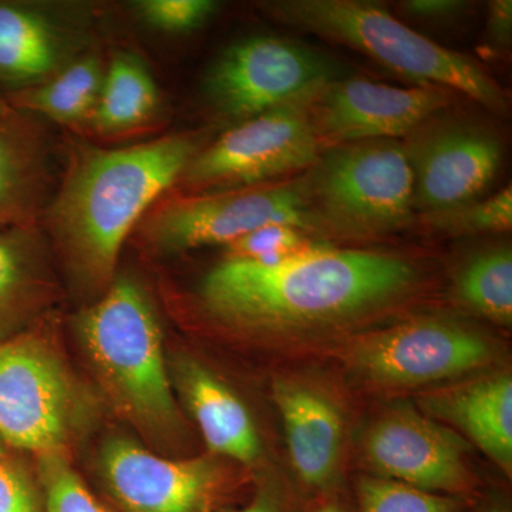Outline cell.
<instances>
[{
  "mask_svg": "<svg viewBox=\"0 0 512 512\" xmlns=\"http://www.w3.org/2000/svg\"><path fill=\"white\" fill-rule=\"evenodd\" d=\"M39 235L35 225L0 229V320L32 296Z\"/></svg>",
  "mask_w": 512,
  "mask_h": 512,
  "instance_id": "603a6c76",
  "label": "cell"
},
{
  "mask_svg": "<svg viewBox=\"0 0 512 512\" xmlns=\"http://www.w3.org/2000/svg\"><path fill=\"white\" fill-rule=\"evenodd\" d=\"M15 109L9 104V100L3 97V94L0 93V117L8 116V114L13 113Z\"/></svg>",
  "mask_w": 512,
  "mask_h": 512,
  "instance_id": "d6a6232c",
  "label": "cell"
},
{
  "mask_svg": "<svg viewBox=\"0 0 512 512\" xmlns=\"http://www.w3.org/2000/svg\"><path fill=\"white\" fill-rule=\"evenodd\" d=\"M158 109L160 92L143 60L133 53H114L89 123L93 130L103 136L127 133L148 123Z\"/></svg>",
  "mask_w": 512,
  "mask_h": 512,
  "instance_id": "44dd1931",
  "label": "cell"
},
{
  "mask_svg": "<svg viewBox=\"0 0 512 512\" xmlns=\"http://www.w3.org/2000/svg\"><path fill=\"white\" fill-rule=\"evenodd\" d=\"M100 464L123 512H210L220 487L211 461L167 460L120 437L107 441Z\"/></svg>",
  "mask_w": 512,
  "mask_h": 512,
  "instance_id": "5bb4252c",
  "label": "cell"
},
{
  "mask_svg": "<svg viewBox=\"0 0 512 512\" xmlns=\"http://www.w3.org/2000/svg\"><path fill=\"white\" fill-rule=\"evenodd\" d=\"M487 36L495 49L507 50L512 37V2L494 0L488 8Z\"/></svg>",
  "mask_w": 512,
  "mask_h": 512,
  "instance_id": "f546056e",
  "label": "cell"
},
{
  "mask_svg": "<svg viewBox=\"0 0 512 512\" xmlns=\"http://www.w3.org/2000/svg\"><path fill=\"white\" fill-rule=\"evenodd\" d=\"M265 8L279 22L352 47L420 86L463 93L487 109L505 110L503 92L481 67L421 36L375 3L281 0Z\"/></svg>",
  "mask_w": 512,
  "mask_h": 512,
  "instance_id": "277c9868",
  "label": "cell"
},
{
  "mask_svg": "<svg viewBox=\"0 0 512 512\" xmlns=\"http://www.w3.org/2000/svg\"><path fill=\"white\" fill-rule=\"evenodd\" d=\"M431 227L448 234H487V232H507L512 227L511 187L487 198L473 201L463 207L424 215Z\"/></svg>",
  "mask_w": 512,
  "mask_h": 512,
  "instance_id": "d4e9b609",
  "label": "cell"
},
{
  "mask_svg": "<svg viewBox=\"0 0 512 512\" xmlns=\"http://www.w3.org/2000/svg\"><path fill=\"white\" fill-rule=\"evenodd\" d=\"M229 512H275V507L269 498L261 497L255 500L254 503L249 504L248 507L242 508V510Z\"/></svg>",
  "mask_w": 512,
  "mask_h": 512,
  "instance_id": "1f68e13d",
  "label": "cell"
},
{
  "mask_svg": "<svg viewBox=\"0 0 512 512\" xmlns=\"http://www.w3.org/2000/svg\"><path fill=\"white\" fill-rule=\"evenodd\" d=\"M413 174L414 211L439 214L476 201L500 170L494 134L460 121L423 124L404 146Z\"/></svg>",
  "mask_w": 512,
  "mask_h": 512,
  "instance_id": "8fae6325",
  "label": "cell"
},
{
  "mask_svg": "<svg viewBox=\"0 0 512 512\" xmlns=\"http://www.w3.org/2000/svg\"><path fill=\"white\" fill-rule=\"evenodd\" d=\"M198 151L195 137L178 134L131 147H90L74 157L46 214L84 276L94 284L109 281L128 234Z\"/></svg>",
  "mask_w": 512,
  "mask_h": 512,
  "instance_id": "7a4b0ae2",
  "label": "cell"
},
{
  "mask_svg": "<svg viewBox=\"0 0 512 512\" xmlns=\"http://www.w3.org/2000/svg\"><path fill=\"white\" fill-rule=\"evenodd\" d=\"M39 458L46 512H109L87 490L62 454H45Z\"/></svg>",
  "mask_w": 512,
  "mask_h": 512,
  "instance_id": "484cf974",
  "label": "cell"
},
{
  "mask_svg": "<svg viewBox=\"0 0 512 512\" xmlns=\"http://www.w3.org/2000/svg\"><path fill=\"white\" fill-rule=\"evenodd\" d=\"M318 512H343V511L340 510L338 505L330 504V505H325V507L320 508V510Z\"/></svg>",
  "mask_w": 512,
  "mask_h": 512,
  "instance_id": "836d02e7",
  "label": "cell"
},
{
  "mask_svg": "<svg viewBox=\"0 0 512 512\" xmlns=\"http://www.w3.org/2000/svg\"><path fill=\"white\" fill-rule=\"evenodd\" d=\"M299 183L315 228L367 238L412 221V168L396 140L323 148Z\"/></svg>",
  "mask_w": 512,
  "mask_h": 512,
  "instance_id": "5b68a950",
  "label": "cell"
},
{
  "mask_svg": "<svg viewBox=\"0 0 512 512\" xmlns=\"http://www.w3.org/2000/svg\"><path fill=\"white\" fill-rule=\"evenodd\" d=\"M493 355L476 330L450 320L416 319L360 339L350 363L373 382L416 387L467 375Z\"/></svg>",
  "mask_w": 512,
  "mask_h": 512,
  "instance_id": "9c48e42d",
  "label": "cell"
},
{
  "mask_svg": "<svg viewBox=\"0 0 512 512\" xmlns=\"http://www.w3.org/2000/svg\"><path fill=\"white\" fill-rule=\"evenodd\" d=\"M178 382L212 451L241 463H252L259 457L261 441L254 421L225 384L190 360L178 367Z\"/></svg>",
  "mask_w": 512,
  "mask_h": 512,
  "instance_id": "d6986e66",
  "label": "cell"
},
{
  "mask_svg": "<svg viewBox=\"0 0 512 512\" xmlns=\"http://www.w3.org/2000/svg\"><path fill=\"white\" fill-rule=\"evenodd\" d=\"M312 97L238 123L195 154L185 168L184 183L200 194H212L308 171L323 151L309 111Z\"/></svg>",
  "mask_w": 512,
  "mask_h": 512,
  "instance_id": "8992f818",
  "label": "cell"
},
{
  "mask_svg": "<svg viewBox=\"0 0 512 512\" xmlns=\"http://www.w3.org/2000/svg\"><path fill=\"white\" fill-rule=\"evenodd\" d=\"M70 412L69 379L39 340L0 346V439L39 456L60 453Z\"/></svg>",
  "mask_w": 512,
  "mask_h": 512,
  "instance_id": "30bf717a",
  "label": "cell"
},
{
  "mask_svg": "<svg viewBox=\"0 0 512 512\" xmlns=\"http://www.w3.org/2000/svg\"><path fill=\"white\" fill-rule=\"evenodd\" d=\"M2 439H0V460H2V456H3V444H2Z\"/></svg>",
  "mask_w": 512,
  "mask_h": 512,
  "instance_id": "d590c367",
  "label": "cell"
},
{
  "mask_svg": "<svg viewBox=\"0 0 512 512\" xmlns=\"http://www.w3.org/2000/svg\"><path fill=\"white\" fill-rule=\"evenodd\" d=\"M50 181L49 146L35 121L18 110L0 117V229L36 224Z\"/></svg>",
  "mask_w": 512,
  "mask_h": 512,
  "instance_id": "2e32d148",
  "label": "cell"
},
{
  "mask_svg": "<svg viewBox=\"0 0 512 512\" xmlns=\"http://www.w3.org/2000/svg\"><path fill=\"white\" fill-rule=\"evenodd\" d=\"M217 8L212 0H140L133 6L144 25L170 35L200 29Z\"/></svg>",
  "mask_w": 512,
  "mask_h": 512,
  "instance_id": "83f0119b",
  "label": "cell"
},
{
  "mask_svg": "<svg viewBox=\"0 0 512 512\" xmlns=\"http://www.w3.org/2000/svg\"><path fill=\"white\" fill-rule=\"evenodd\" d=\"M333 82L318 53L274 36H252L225 49L205 74L204 92L222 116L245 121L315 96Z\"/></svg>",
  "mask_w": 512,
  "mask_h": 512,
  "instance_id": "52a82bcc",
  "label": "cell"
},
{
  "mask_svg": "<svg viewBox=\"0 0 512 512\" xmlns=\"http://www.w3.org/2000/svg\"><path fill=\"white\" fill-rule=\"evenodd\" d=\"M450 90L394 87L363 79L330 82L309 101L323 148L410 136L447 106Z\"/></svg>",
  "mask_w": 512,
  "mask_h": 512,
  "instance_id": "7c38bea8",
  "label": "cell"
},
{
  "mask_svg": "<svg viewBox=\"0 0 512 512\" xmlns=\"http://www.w3.org/2000/svg\"><path fill=\"white\" fill-rule=\"evenodd\" d=\"M414 281L413 266L397 256L316 244L271 264L225 259L205 276L201 298L225 322L295 330L375 311Z\"/></svg>",
  "mask_w": 512,
  "mask_h": 512,
  "instance_id": "6da1fadb",
  "label": "cell"
},
{
  "mask_svg": "<svg viewBox=\"0 0 512 512\" xmlns=\"http://www.w3.org/2000/svg\"><path fill=\"white\" fill-rule=\"evenodd\" d=\"M274 397L284 421L293 468L311 487H326L338 467L342 447L338 407L302 384L276 383Z\"/></svg>",
  "mask_w": 512,
  "mask_h": 512,
  "instance_id": "ac0fdd59",
  "label": "cell"
},
{
  "mask_svg": "<svg viewBox=\"0 0 512 512\" xmlns=\"http://www.w3.org/2000/svg\"><path fill=\"white\" fill-rule=\"evenodd\" d=\"M363 454L384 478L429 493H461L470 485L464 441L406 407L390 410L372 424L363 440Z\"/></svg>",
  "mask_w": 512,
  "mask_h": 512,
  "instance_id": "4fadbf2b",
  "label": "cell"
},
{
  "mask_svg": "<svg viewBox=\"0 0 512 512\" xmlns=\"http://www.w3.org/2000/svg\"><path fill=\"white\" fill-rule=\"evenodd\" d=\"M77 330L94 369L127 419L158 439L181 426L163 338L147 293L123 276L77 319Z\"/></svg>",
  "mask_w": 512,
  "mask_h": 512,
  "instance_id": "3957f363",
  "label": "cell"
},
{
  "mask_svg": "<svg viewBox=\"0 0 512 512\" xmlns=\"http://www.w3.org/2000/svg\"><path fill=\"white\" fill-rule=\"evenodd\" d=\"M488 512H507V511L503 510V508H500V507H493Z\"/></svg>",
  "mask_w": 512,
  "mask_h": 512,
  "instance_id": "e575fe53",
  "label": "cell"
},
{
  "mask_svg": "<svg viewBox=\"0 0 512 512\" xmlns=\"http://www.w3.org/2000/svg\"><path fill=\"white\" fill-rule=\"evenodd\" d=\"M82 55V37L49 10L0 2V84L12 93L46 82Z\"/></svg>",
  "mask_w": 512,
  "mask_h": 512,
  "instance_id": "9a60e30c",
  "label": "cell"
},
{
  "mask_svg": "<svg viewBox=\"0 0 512 512\" xmlns=\"http://www.w3.org/2000/svg\"><path fill=\"white\" fill-rule=\"evenodd\" d=\"M106 64L97 53H84L46 82L10 94L15 110L39 114L62 126L89 124L103 87Z\"/></svg>",
  "mask_w": 512,
  "mask_h": 512,
  "instance_id": "ffe728a7",
  "label": "cell"
},
{
  "mask_svg": "<svg viewBox=\"0 0 512 512\" xmlns=\"http://www.w3.org/2000/svg\"><path fill=\"white\" fill-rule=\"evenodd\" d=\"M424 412L456 427L497 464L512 473V380L484 377L421 400Z\"/></svg>",
  "mask_w": 512,
  "mask_h": 512,
  "instance_id": "e0dca14e",
  "label": "cell"
},
{
  "mask_svg": "<svg viewBox=\"0 0 512 512\" xmlns=\"http://www.w3.org/2000/svg\"><path fill=\"white\" fill-rule=\"evenodd\" d=\"M466 3L458 0H407L402 3L404 12L423 20H443L456 16Z\"/></svg>",
  "mask_w": 512,
  "mask_h": 512,
  "instance_id": "4dcf8cb0",
  "label": "cell"
},
{
  "mask_svg": "<svg viewBox=\"0 0 512 512\" xmlns=\"http://www.w3.org/2000/svg\"><path fill=\"white\" fill-rule=\"evenodd\" d=\"M143 222L144 237L168 252L227 247L266 225L315 228L301 183L178 198L150 212Z\"/></svg>",
  "mask_w": 512,
  "mask_h": 512,
  "instance_id": "ba28073f",
  "label": "cell"
},
{
  "mask_svg": "<svg viewBox=\"0 0 512 512\" xmlns=\"http://www.w3.org/2000/svg\"><path fill=\"white\" fill-rule=\"evenodd\" d=\"M318 244L306 238L305 231L292 225H266L228 244L227 258L234 261L271 264Z\"/></svg>",
  "mask_w": 512,
  "mask_h": 512,
  "instance_id": "4316f807",
  "label": "cell"
},
{
  "mask_svg": "<svg viewBox=\"0 0 512 512\" xmlns=\"http://www.w3.org/2000/svg\"><path fill=\"white\" fill-rule=\"evenodd\" d=\"M0 512H43L35 488L13 464L0 460Z\"/></svg>",
  "mask_w": 512,
  "mask_h": 512,
  "instance_id": "f1b7e54d",
  "label": "cell"
},
{
  "mask_svg": "<svg viewBox=\"0 0 512 512\" xmlns=\"http://www.w3.org/2000/svg\"><path fill=\"white\" fill-rule=\"evenodd\" d=\"M456 292L471 309L500 325L512 323V254L507 247L474 256L456 278Z\"/></svg>",
  "mask_w": 512,
  "mask_h": 512,
  "instance_id": "7402d4cb",
  "label": "cell"
},
{
  "mask_svg": "<svg viewBox=\"0 0 512 512\" xmlns=\"http://www.w3.org/2000/svg\"><path fill=\"white\" fill-rule=\"evenodd\" d=\"M362 512H456L457 504L450 498L390 480L363 478L359 483Z\"/></svg>",
  "mask_w": 512,
  "mask_h": 512,
  "instance_id": "cb8c5ba5",
  "label": "cell"
}]
</instances>
